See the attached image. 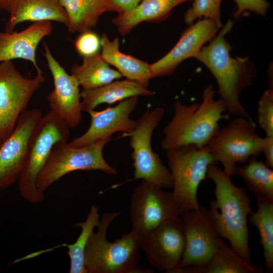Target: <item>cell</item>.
<instances>
[{
	"instance_id": "1",
	"label": "cell",
	"mask_w": 273,
	"mask_h": 273,
	"mask_svg": "<svg viewBox=\"0 0 273 273\" xmlns=\"http://www.w3.org/2000/svg\"><path fill=\"white\" fill-rule=\"evenodd\" d=\"M234 22L229 19L218 34L203 46L194 58L203 63L215 77L216 91L224 102L228 114L251 119L240 101L243 92L254 81L257 74L255 64L248 57L231 56L232 47L226 35Z\"/></svg>"
},
{
	"instance_id": "2",
	"label": "cell",
	"mask_w": 273,
	"mask_h": 273,
	"mask_svg": "<svg viewBox=\"0 0 273 273\" xmlns=\"http://www.w3.org/2000/svg\"><path fill=\"white\" fill-rule=\"evenodd\" d=\"M231 177L216 164L208 167L207 177L215 185V197L208 211L220 237L226 239L231 247L251 262L247 224L248 216L252 212L251 201L246 189L235 185Z\"/></svg>"
},
{
	"instance_id": "3",
	"label": "cell",
	"mask_w": 273,
	"mask_h": 273,
	"mask_svg": "<svg viewBox=\"0 0 273 273\" xmlns=\"http://www.w3.org/2000/svg\"><path fill=\"white\" fill-rule=\"evenodd\" d=\"M212 85L203 90L201 103L190 105L180 100L174 103V115L163 129L160 146L168 151L182 146L194 145L201 148L207 145L220 129L219 122L228 119L226 107L221 99H216Z\"/></svg>"
},
{
	"instance_id": "4",
	"label": "cell",
	"mask_w": 273,
	"mask_h": 273,
	"mask_svg": "<svg viewBox=\"0 0 273 273\" xmlns=\"http://www.w3.org/2000/svg\"><path fill=\"white\" fill-rule=\"evenodd\" d=\"M120 215L112 211L103 213L96 232H93L84 251L86 273H134L141 260V237L133 231L111 242L107 232L111 222Z\"/></svg>"
},
{
	"instance_id": "5",
	"label": "cell",
	"mask_w": 273,
	"mask_h": 273,
	"mask_svg": "<svg viewBox=\"0 0 273 273\" xmlns=\"http://www.w3.org/2000/svg\"><path fill=\"white\" fill-rule=\"evenodd\" d=\"M70 128L66 121L52 110L41 117L35 127L25 165L17 180L20 195L29 203L37 204L44 200V193L36 187L38 176L55 144L68 141Z\"/></svg>"
},
{
	"instance_id": "6",
	"label": "cell",
	"mask_w": 273,
	"mask_h": 273,
	"mask_svg": "<svg viewBox=\"0 0 273 273\" xmlns=\"http://www.w3.org/2000/svg\"><path fill=\"white\" fill-rule=\"evenodd\" d=\"M166 151L173 181L172 193L179 214L198 209L199 186L207 177L208 167L217 162L207 146L188 145Z\"/></svg>"
},
{
	"instance_id": "7",
	"label": "cell",
	"mask_w": 273,
	"mask_h": 273,
	"mask_svg": "<svg viewBox=\"0 0 273 273\" xmlns=\"http://www.w3.org/2000/svg\"><path fill=\"white\" fill-rule=\"evenodd\" d=\"M111 136L102 138L80 147H71L67 142L55 144L50 156L40 171L36 182L42 193L66 174L76 170H101L111 175L117 174V169L110 166L103 156V150Z\"/></svg>"
},
{
	"instance_id": "8",
	"label": "cell",
	"mask_w": 273,
	"mask_h": 273,
	"mask_svg": "<svg viewBox=\"0 0 273 273\" xmlns=\"http://www.w3.org/2000/svg\"><path fill=\"white\" fill-rule=\"evenodd\" d=\"M164 114L162 107L152 110L147 109L136 120L134 128L129 132H123L122 137L130 138L132 152L134 177L141 179L161 189H171L173 181L169 168L164 165L158 155L152 150L151 139Z\"/></svg>"
},
{
	"instance_id": "9",
	"label": "cell",
	"mask_w": 273,
	"mask_h": 273,
	"mask_svg": "<svg viewBox=\"0 0 273 273\" xmlns=\"http://www.w3.org/2000/svg\"><path fill=\"white\" fill-rule=\"evenodd\" d=\"M262 138L258 133L253 121L236 117L220 129L206 145L216 161L230 176L235 174L237 163L247 162L261 153Z\"/></svg>"
},
{
	"instance_id": "10",
	"label": "cell",
	"mask_w": 273,
	"mask_h": 273,
	"mask_svg": "<svg viewBox=\"0 0 273 273\" xmlns=\"http://www.w3.org/2000/svg\"><path fill=\"white\" fill-rule=\"evenodd\" d=\"M45 80L42 71L29 78L23 76L12 61L0 63V142L12 132L20 115Z\"/></svg>"
},
{
	"instance_id": "11",
	"label": "cell",
	"mask_w": 273,
	"mask_h": 273,
	"mask_svg": "<svg viewBox=\"0 0 273 273\" xmlns=\"http://www.w3.org/2000/svg\"><path fill=\"white\" fill-rule=\"evenodd\" d=\"M178 215L172 192L143 180L134 188L130 199L131 230L141 238L163 221Z\"/></svg>"
},
{
	"instance_id": "12",
	"label": "cell",
	"mask_w": 273,
	"mask_h": 273,
	"mask_svg": "<svg viewBox=\"0 0 273 273\" xmlns=\"http://www.w3.org/2000/svg\"><path fill=\"white\" fill-rule=\"evenodd\" d=\"M180 216L185 249L176 268L205 264L224 242L215 228L208 209L200 206L198 209L185 211Z\"/></svg>"
},
{
	"instance_id": "13",
	"label": "cell",
	"mask_w": 273,
	"mask_h": 273,
	"mask_svg": "<svg viewBox=\"0 0 273 273\" xmlns=\"http://www.w3.org/2000/svg\"><path fill=\"white\" fill-rule=\"evenodd\" d=\"M140 248L151 266L164 272L173 273L181 261L185 249L180 215L163 221L142 237Z\"/></svg>"
},
{
	"instance_id": "14",
	"label": "cell",
	"mask_w": 273,
	"mask_h": 273,
	"mask_svg": "<svg viewBox=\"0 0 273 273\" xmlns=\"http://www.w3.org/2000/svg\"><path fill=\"white\" fill-rule=\"evenodd\" d=\"M42 116L39 108L25 110L11 134L0 142V189L18 180L25 165L31 135Z\"/></svg>"
},
{
	"instance_id": "15",
	"label": "cell",
	"mask_w": 273,
	"mask_h": 273,
	"mask_svg": "<svg viewBox=\"0 0 273 273\" xmlns=\"http://www.w3.org/2000/svg\"><path fill=\"white\" fill-rule=\"evenodd\" d=\"M43 55L52 75L54 89L47 100L51 110L63 118L71 128L77 126L82 118L80 92L76 79L68 74L54 57L48 45L44 41Z\"/></svg>"
},
{
	"instance_id": "16",
	"label": "cell",
	"mask_w": 273,
	"mask_h": 273,
	"mask_svg": "<svg viewBox=\"0 0 273 273\" xmlns=\"http://www.w3.org/2000/svg\"><path fill=\"white\" fill-rule=\"evenodd\" d=\"M218 29L212 20L207 18L190 25L167 54L149 64L151 78L171 75L183 61L194 58L204 44L215 37Z\"/></svg>"
},
{
	"instance_id": "17",
	"label": "cell",
	"mask_w": 273,
	"mask_h": 273,
	"mask_svg": "<svg viewBox=\"0 0 273 273\" xmlns=\"http://www.w3.org/2000/svg\"><path fill=\"white\" fill-rule=\"evenodd\" d=\"M138 96L126 98L116 106L108 107L100 111L94 110L88 113L90 116V125L82 135L74 138L68 145L71 147H80L90 144L99 139L121 131L129 132L132 130L136 121L130 118V115L138 104Z\"/></svg>"
},
{
	"instance_id": "18",
	"label": "cell",
	"mask_w": 273,
	"mask_h": 273,
	"mask_svg": "<svg viewBox=\"0 0 273 273\" xmlns=\"http://www.w3.org/2000/svg\"><path fill=\"white\" fill-rule=\"evenodd\" d=\"M51 21L34 22L21 31L0 32V63L21 59L31 62L36 72L42 70L37 65L36 51L40 41L51 35Z\"/></svg>"
},
{
	"instance_id": "19",
	"label": "cell",
	"mask_w": 273,
	"mask_h": 273,
	"mask_svg": "<svg viewBox=\"0 0 273 273\" xmlns=\"http://www.w3.org/2000/svg\"><path fill=\"white\" fill-rule=\"evenodd\" d=\"M9 14L5 27L9 33L19 23L28 21H53L66 27L68 25L67 13L59 0H15Z\"/></svg>"
},
{
	"instance_id": "20",
	"label": "cell",
	"mask_w": 273,
	"mask_h": 273,
	"mask_svg": "<svg viewBox=\"0 0 273 273\" xmlns=\"http://www.w3.org/2000/svg\"><path fill=\"white\" fill-rule=\"evenodd\" d=\"M155 92L139 82L128 79L113 81L102 86L80 92L82 111L88 113L103 103L112 104L133 96H152Z\"/></svg>"
},
{
	"instance_id": "21",
	"label": "cell",
	"mask_w": 273,
	"mask_h": 273,
	"mask_svg": "<svg viewBox=\"0 0 273 273\" xmlns=\"http://www.w3.org/2000/svg\"><path fill=\"white\" fill-rule=\"evenodd\" d=\"M103 59L109 64L115 67L126 79L136 81L147 87L151 79L149 64L132 56L125 54L119 50L118 37L111 41L106 33L100 37Z\"/></svg>"
},
{
	"instance_id": "22",
	"label": "cell",
	"mask_w": 273,
	"mask_h": 273,
	"mask_svg": "<svg viewBox=\"0 0 273 273\" xmlns=\"http://www.w3.org/2000/svg\"><path fill=\"white\" fill-rule=\"evenodd\" d=\"M192 1L193 0H143L130 12L114 17L112 22L119 32L125 36L143 22L164 21L175 7Z\"/></svg>"
},
{
	"instance_id": "23",
	"label": "cell",
	"mask_w": 273,
	"mask_h": 273,
	"mask_svg": "<svg viewBox=\"0 0 273 273\" xmlns=\"http://www.w3.org/2000/svg\"><path fill=\"white\" fill-rule=\"evenodd\" d=\"M260 266L243 259L223 242L209 260L198 266L181 267L173 273H261Z\"/></svg>"
},
{
	"instance_id": "24",
	"label": "cell",
	"mask_w": 273,
	"mask_h": 273,
	"mask_svg": "<svg viewBox=\"0 0 273 273\" xmlns=\"http://www.w3.org/2000/svg\"><path fill=\"white\" fill-rule=\"evenodd\" d=\"M71 74L83 89H91L105 85L122 77L112 69L99 52L83 57L81 64H73Z\"/></svg>"
},
{
	"instance_id": "25",
	"label": "cell",
	"mask_w": 273,
	"mask_h": 273,
	"mask_svg": "<svg viewBox=\"0 0 273 273\" xmlns=\"http://www.w3.org/2000/svg\"><path fill=\"white\" fill-rule=\"evenodd\" d=\"M68 18V31L81 33L96 25L109 0H59Z\"/></svg>"
},
{
	"instance_id": "26",
	"label": "cell",
	"mask_w": 273,
	"mask_h": 273,
	"mask_svg": "<svg viewBox=\"0 0 273 273\" xmlns=\"http://www.w3.org/2000/svg\"><path fill=\"white\" fill-rule=\"evenodd\" d=\"M257 210L249 221L259 232L267 270H273V198L257 196Z\"/></svg>"
},
{
	"instance_id": "27",
	"label": "cell",
	"mask_w": 273,
	"mask_h": 273,
	"mask_svg": "<svg viewBox=\"0 0 273 273\" xmlns=\"http://www.w3.org/2000/svg\"><path fill=\"white\" fill-rule=\"evenodd\" d=\"M235 174L244 180L248 190L254 195L273 198V170L265 162L250 158L247 164L237 166Z\"/></svg>"
},
{
	"instance_id": "28",
	"label": "cell",
	"mask_w": 273,
	"mask_h": 273,
	"mask_svg": "<svg viewBox=\"0 0 273 273\" xmlns=\"http://www.w3.org/2000/svg\"><path fill=\"white\" fill-rule=\"evenodd\" d=\"M100 221L99 208L93 205L91 206L85 220L73 225V227L80 228L81 231L74 243L66 245L70 258V273H86L84 266L85 247L94 229L98 226Z\"/></svg>"
},
{
	"instance_id": "29",
	"label": "cell",
	"mask_w": 273,
	"mask_h": 273,
	"mask_svg": "<svg viewBox=\"0 0 273 273\" xmlns=\"http://www.w3.org/2000/svg\"><path fill=\"white\" fill-rule=\"evenodd\" d=\"M192 7L186 12L184 21L190 25L197 18L212 20L218 28L222 27L220 20V4L222 0H193Z\"/></svg>"
},
{
	"instance_id": "30",
	"label": "cell",
	"mask_w": 273,
	"mask_h": 273,
	"mask_svg": "<svg viewBox=\"0 0 273 273\" xmlns=\"http://www.w3.org/2000/svg\"><path fill=\"white\" fill-rule=\"evenodd\" d=\"M257 119L266 136H273V88L265 90L257 102Z\"/></svg>"
},
{
	"instance_id": "31",
	"label": "cell",
	"mask_w": 273,
	"mask_h": 273,
	"mask_svg": "<svg viewBox=\"0 0 273 273\" xmlns=\"http://www.w3.org/2000/svg\"><path fill=\"white\" fill-rule=\"evenodd\" d=\"M77 53L83 57L99 52L101 47L100 38L89 29L80 33L74 41Z\"/></svg>"
},
{
	"instance_id": "32",
	"label": "cell",
	"mask_w": 273,
	"mask_h": 273,
	"mask_svg": "<svg viewBox=\"0 0 273 273\" xmlns=\"http://www.w3.org/2000/svg\"><path fill=\"white\" fill-rule=\"evenodd\" d=\"M237 9L233 14L234 17L238 18L242 13L250 11L257 14L266 15L270 4L266 0H234Z\"/></svg>"
},
{
	"instance_id": "33",
	"label": "cell",
	"mask_w": 273,
	"mask_h": 273,
	"mask_svg": "<svg viewBox=\"0 0 273 273\" xmlns=\"http://www.w3.org/2000/svg\"><path fill=\"white\" fill-rule=\"evenodd\" d=\"M142 1L109 0L107 12H115L118 15L125 14L133 10Z\"/></svg>"
},
{
	"instance_id": "34",
	"label": "cell",
	"mask_w": 273,
	"mask_h": 273,
	"mask_svg": "<svg viewBox=\"0 0 273 273\" xmlns=\"http://www.w3.org/2000/svg\"><path fill=\"white\" fill-rule=\"evenodd\" d=\"M261 153L265 157V163L269 167L273 168V136L262 138Z\"/></svg>"
},
{
	"instance_id": "35",
	"label": "cell",
	"mask_w": 273,
	"mask_h": 273,
	"mask_svg": "<svg viewBox=\"0 0 273 273\" xmlns=\"http://www.w3.org/2000/svg\"><path fill=\"white\" fill-rule=\"evenodd\" d=\"M15 0H0V9L10 13Z\"/></svg>"
}]
</instances>
